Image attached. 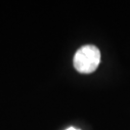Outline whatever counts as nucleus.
Listing matches in <instances>:
<instances>
[{
    "instance_id": "2",
    "label": "nucleus",
    "mask_w": 130,
    "mask_h": 130,
    "mask_svg": "<svg viewBox=\"0 0 130 130\" xmlns=\"http://www.w3.org/2000/svg\"><path fill=\"white\" fill-rule=\"evenodd\" d=\"M67 130H79V129H76V128H74V127H69Z\"/></svg>"
},
{
    "instance_id": "1",
    "label": "nucleus",
    "mask_w": 130,
    "mask_h": 130,
    "mask_svg": "<svg viewBox=\"0 0 130 130\" xmlns=\"http://www.w3.org/2000/svg\"><path fill=\"white\" fill-rule=\"evenodd\" d=\"M100 57V51L98 47L87 44L76 51L73 58V66L75 70L81 73H91L98 69Z\"/></svg>"
}]
</instances>
